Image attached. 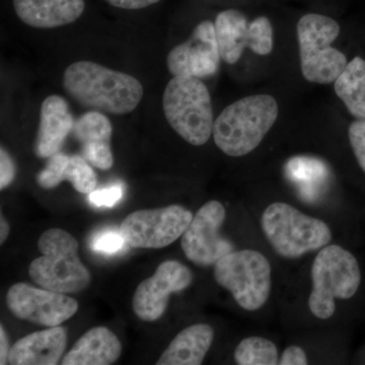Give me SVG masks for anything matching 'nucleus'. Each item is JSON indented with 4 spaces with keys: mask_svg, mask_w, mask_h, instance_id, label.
I'll list each match as a JSON object with an SVG mask.
<instances>
[{
    "mask_svg": "<svg viewBox=\"0 0 365 365\" xmlns=\"http://www.w3.org/2000/svg\"><path fill=\"white\" fill-rule=\"evenodd\" d=\"M192 218L181 205L144 209L126 216L119 230L130 248L163 249L182 237Z\"/></svg>",
    "mask_w": 365,
    "mask_h": 365,
    "instance_id": "9",
    "label": "nucleus"
},
{
    "mask_svg": "<svg viewBox=\"0 0 365 365\" xmlns=\"http://www.w3.org/2000/svg\"><path fill=\"white\" fill-rule=\"evenodd\" d=\"M225 217L227 211L220 201H208L197 211L181 239L188 260L198 266H215L235 251L234 244L220 234Z\"/></svg>",
    "mask_w": 365,
    "mask_h": 365,
    "instance_id": "11",
    "label": "nucleus"
},
{
    "mask_svg": "<svg viewBox=\"0 0 365 365\" xmlns=\"http://www.w3.org/2000/svg\"><path fill=\"white\" fill-rule=\"evenodd\" d=\"M215 339V330L207 324H195L184 329L173 339L158 365L202 364Z\"/></svg>",
    "mask_w": 365,
    "mask_h": 365,
    "instance_id": "20",
    "label": "nucleus"
},
{
    "mask_svg": "<svg viewBox=\"0 0 365 365\" xmlns=\"http://www.w3.org/2000/svg\"><path fill=\"white\" fill-rule=\"evenodd\" d=\"M279 108L268 95L241 98L225 108L213 125V139L228 157L240 158L256 150L277 120Z\"/></svg>",
    "mask_w": 365,
    "mask_h": 365,
    "instance_id": "2",
    "label": "nucleus"
},
{
    "mask_svg": "<svg viewBox=\"0 0 365 365\" xmlns=\"http://www.w3.org/2000/svg\"><path fill=\"white\" fill-rule=\"evenodd\" d=\"M112 131L110 120L98 111L86 113L74 123L72 133L81 144L83 157L98 169L110 170L114 165Z\"/></svg>",
    "mask_w": 365,
    "mask_h": 365,
    "instance_id": "16",
    "label": "nucleus"
},
{
    "mask_svg": "<svg viewBox=\"0 0 365 365\" xmlns=\"http://www.w3.org/2000/svg\"><path fill=\"white\" fill-rule=\"evenodd\" d=\"M123 196V189L120 186H113L111 188L95 190L90 193V201L95 206H107L111 207L119 202Z\"/></svg>",
    "mask_w": 365,
    "mask_h": 365,
    "instance_id": "27",
    "label": "nucleus"
},
{
    "mask_svg": "<svg viewBox=\"0 0 365 365\" xmlns=\"http://www.w3.org/2000/svg\"><path fill=\"white\" fill-rule=\"evenodd\" d=\"M193 280L191 270L178 261H165L151 277L143 280L134 294V314L144 322H155L167 311L170 294L182 292Z\"/></svg>",
    "mask_w": 365,
    "mask_h": 365,
    "instance_id": "14",
    "label": "nucleus"
},
{
    "mask_svg": "<svg viewBox=\"0 0 365 365\" xmlns=\"http://www.w3.org/2000/svg\"><path fill=\"white\" fill-rule=\"evenodd\" d=\"M110 6L123 9H141L158 4L160 0H105Z\"/></svg>",
    "mask_w": 365,
    "mask_h": 365,
    "instance_id": "30",
    "label": "nucleus"
},
{
    "mask_svg": "<svg viewBox=\"0 0 365 365\" xmlns=\"http://www.w3.org/2000/svg\"><path fill=\"white\" fill-rule=\"evenodd\" d=\"M14 11L26 25L54 29L74 23L85 11V0H14Z\"/></svg>",
    "mask_w": 365,
    "mask_h": 365,
    "instance_id": "18",
    "label": "nucleus"
},
{
    "mask_svg": "<svg viewBox=\"0 0 365 365\" xmlns=\"http://www.w3.org/2000/svg\"><path fill=\"white\" fill-rule=\"evenodd\" d=\"M297 30L304 78L319 85L335 83L348 63L345 54L332 47L339 24L323 14H309L300 19Z\"/></svg>",
    "mask_w": 365,
    "mask_h": 365,
    "instance_id": "7",
    "label": "nucleus"
},
{
    "mask_svg": "<svg viewBox=\"0 0 365 365\" xmlns=\"http://www.w3.org/2000/svg\"><path fill=\"white\" fill-rule=\"evenodd\" d=\"M42 254L29 267V274L39 287L61 294L83 292L91 282L90 271L78 257V240L60 228L46 230L38 241Z\"/></svg>",
    "mask_w": 365,
    "mask_h": 365,
    "instance_id": "3",
    "label": "nucleus"
},
{
    "mask_svg": "<svg viewBox=\"0 0 365 365\" xmlns=\"http://www.w3.org/2000/svg\"><path fill=\"white\" fill-rule=\"evenodd\" d=\"M311 274L313 287L309 307L319 319H330L336 312V299H352L361 284V269L356 257L338 245H327L319 250Z\"/></svg>",
    "mask_w": 365,
    "mask_h": 365,
    "instance_id": "4",
    "label": "nucleus"
},
{
    "mask_svg": "<svg viewBox=\"0 0 365 365\" xmlns=\"http://www.w3.org/2000/svg\"><path fill=\"white\" fill-rule=\"evenodd\" d=\"M220 60L215 24L206 20L197 25L188 40L172 49L167 66L174 76L202 79L215 76Z\"/></svg>",
    "mask_w": 365,
    "mask_h": 365,
    "instance_id": "13",
    "label": "nucleus"
},
{
    "mask_svg": "<svg viewBox=\"0 0 365 365\" xmlns=\"http://www.w3.org/2000/svg\"><path fill=\"white\" fill-rule=\"evenodd\" d=\"M213 275L245 311H258L270 297L272 267L260 252L241 250L225 255L216 262Z\"/></svg>",
    "mask_w": 365,
    "mask_h": 365,
    "instance_id": "8",
    "label": "nucleus"
},
{
    "mask_svg": "<svg viewBox=\"0 0 365 365\" xmlns=\"http://www.w3.org/2000/svg\"><path fill=\"white\" fill-rule=\"evenodd\" d=\"M122 344L106 327H96L81 336L61 360L62 365H110L121 356Z\"/></svg>",
    "mask_w": 365,
    "mask_h": 365,
    "instance_id": "19",
    "label": "nucleus"
},
{
    "mask_svg": "<svg viewBox=\"0 0 365 365\" xmlns=\"http://www.w3.org/2000/svg\"><path fill=\"white\" fill-rule=\"evenodd\" d=\"M74 123L66 98L57 95L46 98L41 106L39 128L34 143L36 157L49 158L59 153Z\"/></svg>",
    "mask_w": 365,
    "mask_h": 365,
    "instance_id": "15",
    "label": "nucleus"
},
{
    "mask_svg": "<svg viewBox=\"0 0 365 365\" xmlns=\"http://www.w3.org/2000/svg\"><path fill=\"white\" fill-rule=\"evenodd\" d=\"M16 177V165L13 158L4 148L0 150V189H6Z\"/></svg>",
    "mask_w": 365,
    "mask_h": 365,
    "instance_id": "28",
    "label": "nucleus"
},
{
    "mask_svg": "<svg viewBox=\"0 0 365 365\" xmlns=\"http://www.w3.org/2000/svg\"><path fill=\"white\" fill-rule=\"evenodd\" d=\"M239 365L279 364V353L272 341L263 337H247L237 346L234 354Z\"/></svg>",
    "mask_w": 365,
    "mask_h": 365,
    "instance_id": "22",
    "label": "nucleus"
},
{
    "mask_svg": "<svg viewBox=\"0 0 365 365\" xmlns=\"http://www.w3.org/2000/svg\"><path fill=\"white\" fill-rule=\"evenodd\" d=\"M261 227L275 253L285 259L300 258L324 248L332 240L325 222L284 202L270 204L264 210Z\"/></svg>",
    "mask_w": 365,
    "mask_h": 365,
    "instance_id": "5",
    "label": "nucleus"
},
{
    "mask_svg": "<svg viewBox=\"0 0 365 365\" xmlns=\"http://www.w3.org/2000/svg\"><path fill=\"white\" fill-rule=\"evenodd\" d=\"M335 93L356 120H365V60L355 57L334 83Z\"/></svg>",
    "mask_w": 365,
    "mask_h": 365,
    "instance_id": "21",
    "label": "nucleus"
},
{
    "mask_svg": "<svg viewBox=\"0 0 365 365\" xmlns=\"http://www.w3.org/2000/svg\"><path fill=\"white\" fill-rule=\"evenodd\" d=\"M348 137L355 158L365 174V120L352 122L348 129Z\"/></svg>",
    "mask_w": 365,
    "mask_h": 365,
    "instance_id": "26",
    "label": "nucleus"
},
{
    "mask_svg": "<svg viewBox=\"0 0 365 365\" xmlns=\"http://www.w3.org/2000/svg\"><path fill=\"white\" fill-rule=\"evenodd\" d=\"M6 304L16 318L48 328L61 325L78 311V302L68 295L24 282L9 288Z\"/></svg>",
    "mask_w": 365,
    "mask_h": 365,
    "instance_id": "12",
    "label": "nucleus"
},
{
    "mask_svg": "<svg viewBox=\"0 0 365 365\" xmlns=\"http://www.w3.org/2000/svg\"><path fill=\"white\" fill-rule=\"evenodd\" d=\"M63 88L81 107L115 115L134 111L143 97L138 79L91 61L67 67Z\"/></svg>",
    "mask_w": 365,
    "mask_h": 365,
    "instance_id": "1",
    "label": "nucleus"
},
{
    "mask_svg": "<svg viewBox=\"0 0 365 365\" xmlns=\"http://www.w3.org/2000/svg\"><path fill=\"white\" fill-rule=\"evenodd\" d=\"M307 362V353L297 345L288 346L283 351L279 359L280 365H306Z\"/></svg>",
    "mask_w": 365,
    "mask_h": 365,
    "instance_id": "29",
    "label": "nucleus"
},
{
    "mask_svg": "<svg viewBox=\"0 0 365 365\" xmlns=\"http://www.w3.org/2000/svg\"><path fill=\"white\" fill-rule=\"evenodd\" d=\"M9 338L4 326H0V364H9Z\"/></svg>",
    "mask_w": 365,
    "mask_h": 365,
    "instance_id": "31",
    "label": "nucleus"
},
{
    "mask_svg": "<svg viewBox=\"0 0 365 365\" xmlns=\"http://www.w3.org/2000/svg\"><path fill=\"white\" fill-rule=\"evenodd\" d=\"M88 160L81 155H69L63 174V181H68L79 193L90 194L95 191L98 179Z\"/></svg>",
    "mask_w": 365,
    "mask_h": 365,
    "instance_id": "23",
    "label": "nucleus"
},
{
    "mask_svg": "<svg viewBox=\"0 0 365 365\" xmlns=\"http://www.w3.org/2000/svg\"><path fill=\"white\" fill-rule=\"evenodd\" d=\"M68 160L69 155L60 151L48 158L47 165L37 175V182L41 188L51 190L59 186L60 182H63L64 170Z\"/></svg>",
    "mask_w": 365,
    "mask_h": 365,
    "instance_id": "24",
    "label": "nucleus"
},
{
    "mask_svg": "<svg viewBox=\"0 0 365 365\" xmlns=\"http://www.w3.org/2000/svg\"><path fill=\"white\" fill-rule=\"evenodd\" d=\"M67 346L63 327H50L30 334L14 343L9 354L11 365H56Z\"/></svg>",
    "mask_w": 365,
    "mask_h": 365,
    "instance_id": "17",
    "label": "nucleus"
},
{
    "mask_svg": "<svg viewBox=\"0 0 365 365\" xmlns=\"http://www.w3.org/2000/svg\"><path fill=\"white\" fill-rule=\"evenodd\" d=\"M163 107L170 127L187 143L201 146L212 135V103L201 79L174 76L163 93Z\"/></svg>",
    "mask_w": 365,
    "mask_h": 365,
    "instance_id": "6",
    "label": "nucleus"
},
{
    "mask_svg": "<svg viewBox=\"0 0 365 365\" xmlns=\"http://www.w3.org/2000/svg\"><path fill=\"white\" fill-rule=\"evenodd\" d=\"M125 247H128V245L120 230H102L93 235L91 241V250L100 254L116 255L123 251Z\"/></svg>",
    "mask_w": 365,
    "mask_h": 365,
    "instance_id": "25",
    "label": "nucleus"
},
{
    "mask_svg": "<svg viewBox=\"0 0 365 365\" xmlns=\"http://www.w3.org/2000/svg\"><path fill=\"white\" fill-rule=\"evenodd\" d=\"M9 230H11V228H9V222L1 215V217H0V244L2 245L6 241L7 237L9 235Z\"/></svg>",
    "mask_w": 365,
    "mask_h": 365,
    "instance_id": "32",
    "label": "nucleus"
},
{
    "mask_svg": "<svg viewBox=\"0 0 365 365\" xmlns=\"http://www.w3.org/2000/svg\"><path fill=\"white\" fill-rule=\"evenodd\" d=\"M215 26L220 56L225 63H237L246 48L261 56L272 52L273 28L266 16L249 21L237 9H227L217 14Z\"/></svg>",
    "mask_w": 365,
    "mask_h": 365,
    "instance_id": "10",
    "label": "nucleus"
}]
</instances>
